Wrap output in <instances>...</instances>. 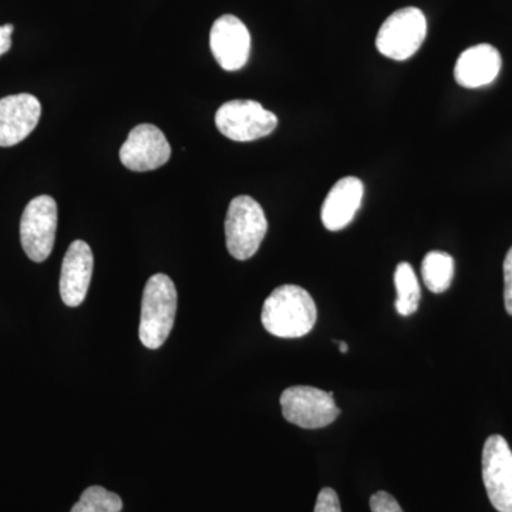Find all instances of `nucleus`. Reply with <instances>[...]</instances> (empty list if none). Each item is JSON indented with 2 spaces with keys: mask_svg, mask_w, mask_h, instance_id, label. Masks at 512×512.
<instances>
[{
  "mask_svg": "<svg viewBox=\"0 0 512 512\" xmlns=\"http://www.w3.org/2000/svg\"><path fill=\"white\" fill-rule=\"evenodd\" d=\"M262 325L271 335L298 339L308 335L318 319V309L311 293L298 285H282L266 298Z\"/></svg>",
  "mask_w": 512,
  "mask_h": 512,
  "instance_id": "1",
  "label": "nucleus"
},
{
  "mask_svg": "<svg viewBox=\"0 0 512 512\" xmlns=\"http://www.w3.org/2000/svg\"><path fill=\"white\" fill-rule=\"evenodd\" d=\"M177 299V289L170 276L156 274L148 279L138 328V336L147 349L161 348L170 336L177 313Z\"/></svg>",
  "mask_w": 512,
  "mask_h": 512,
  "instance_id": "2",
  "label": "nucleus"
},
{
  "mask_svg": "<svg viewBox=\"0 0 512 512\" xmlns=\"http://www.w3.org/2000/svg\"><path fill=\"white\" fill-rule=\"evenodd\" d=\"M266 232L265 212L254 198L239 195L231 201L225 218V242L229 254L238 261H247L258 252Z\"/></svg>",
  "mask_w": 512,
  "mask_h": 512,
  "instance_id": "3",
  "label": "nucleus"
},
{
  "mask_svg": "<svg viewBox=\"0 0 512 512\" xmlns=\"http://www.w3.org/2000/svg\"><path fill=\"white\" fill-rule=\"evenodd\" d=\"M427 35V20L417 8L396 10L384 20L376 37V47L383 56L403 62L416 55Z\"/></svg>",
  "mask_w": 512,
  "mask_h": 512,
  "instance_id": "4",
  "label": "nucleus"
},
{
  "mask_svg": "<svg viewBox=\"0 0 512 512\" xmlns=\"http://www.w3.org/2000/svg\"><path fill=\"white\" fill-rule=\"evenodd\" d=\"M222 136L238 143L269 136L278 126V117L254 100H232L222 104L215 114Z\"/></svg>",
  "mask_w": 512,
  "mask_h": 512,
  "instance_id": "5",
  "label": "nucleus"
},
{
  "mask_svg": "<svg viewBox=\"0 0 512 512\" xmlns=\"http://www.w3.org/2000/svg\"><path fill=\"white\" fill-rule=\"evenodd\" d=\"M286 421L302 429H323L338 419L340 410L333 393L312 386H292L281 396Z\"/></svg>",
  "mask_w": 512,
  "mask_h": 512,
  "instance_id": "6",
  "label": "nucleus"
},
{
  "mask_svg": "<svg viewBox=\"0 0 512 512\" xmlns=\"http://www.w3.org/2000/svg\"><path fill=\"white\" fill-rule=\"evenodd\" d=\"M57 204L50 195H39L26 205L20 220V242L30 261L45 262L55 247Z\"/></svg>",
  "mask_w": 512,
  "mask_h": 512,
  "instance_id": "7",
  "label": "nucleus"
},
{
  "mask_svg": "<svg viewBox=\"0 0 512 512\" xmlns=\"http://www.w3.org/2000/svg\"><path fill=\"white\" fill-rule=\"evenodd\" d=\"M483 480L498 512H512V451L503 436L488 437L483 450Z\"/></svg>",
  "mask_w": 512,
  "mask_h": 512,
  "instance_id": "8",
  "label": "nucleus"
},
{
  "mask_svg": "<svg viewBox=\"0 0 512 512\" xmlns=\"http://www.w3.org/2000/svg\"><path fill=\"white\" fill-rule=\"evenodd\" d=\"M170 157V143L163 131L154 124L134 127L120 148L121 164L136 173L157 170L167 164Z\"/></svg>",
  "mask_w": 512,
  "mask_h": 512,
  "instance_id": "9",
  "label": "nucleus"
},
{
  "mask_svg": "<svg viewBox=\"0 0 512 512\" xmlns=\"http://www.w3.org/2000/svg\"><path fill=\"white\" fill-rule=\"evenodd\" d=\"M210 46L212 55L222 69L237 72L248 63L251 55V35L237 16L224 15L212 25Z\"/></svg>",
  "mask_w": 512,
  "mask_h": 512,
  "instance_id": "10",
  "label": "nucleus"
},
{
  "mask_svg": "<svg viewBox=\"0 0 512 512\" xmlns=\"http://www.w3.org/2000/svg\"><path fill=\"white\" fill-rule=\"evenodd\" d=\"M42 116L40 101L22 93L0 99V147H13L30 136Z\"/></svg>",
  "mask_w": 512,
  "mask_h": 512,
  "instance_id": "11",
  "label": "nucleus"
},
{
  "mask_svg": "<svg viewBox=\"0 0 512 512\" xmlns=\"http://www.w3.org/2000/svg\"><path fill=\"white\" fill-rule=\"evenodd\" d=\"M94 256L92 248L84 241L72 242L62 264L60 296L64 305L77 308L82 305L92 282Z\"/></svg>",
  "mask_w": 512,
  "mask_h": 512,
  "instance_id": "12",
  "label": "nucleus"
},
{
  "mask_svg": "<svg viewBox=\"0 0 512 512\" xmlns=\"http://www.w3.org/2000/svg\"><path fill=\"white\" fill-rule=\"evenodd\" d=\"M363 194L365 187L359 178H340L338 183L330 188L320 211L325 228L335 232L348 227L350 222L355 220L356 212L362 205Z\"/></svg>",
  "mask_w": 512,
  "mask_h": 512,
  "instance_id": "13",
  "label": "nucleus"
},
{
  "mask_svg": "<svg viewBox=\"0 0 512 512\" xmlns=\"http://www.w3.org/2000/svg\"><path fill=\"white\" fill-rule=\"evenodd\" d=\"M503 66L500 52L494 46L477 45L464 50L454 67V77L461 87L480 89L497 79Z\"/></svg>",
  "mask_w": 512,
  "mask_h": 512,
  "instance_id": "14",
  "label": "nucleus"
},
{
  "mask_svg": "<svg viewBox=\"0 0 512 512\" xmlns=\"http://www.w3.org/2000/svg\"><path fill=\"white\" fill-rule=\"evenodd\" d=\"M421 276L430 292L444 293L454 278L453 256L441 251H431L424 256L421 264Z\"/></svg>",
  "mask_w": 512,
  "mask_h": 512,
  "instance_id": "15",
  "label": "nucleus"
},
{
  "mask_svg": "<svg viewBox=\"0 0 512 512\" xmlns=\"http://www.w3.org/2000/svg\"><path fill=\"white\" fill-rule=\"evenodd\" d=\"M394 285L397 291V313L402 316H412L419 309L421 299L419 279L414 274L412 265L407 262L397 265L394 272Z\"/></svg>",
  "mask_w": 512,
  "mask_h": 512,
  "instance_id": "16",
  "label": "nucleus"
},
{
  "mask_svg": "<svg viewBox=\"0 0 512 512\" xmlns=\"http://www.w3.org/2000/svg\"><path fill=\"white\" fill-rule=\"evenodd\" d=\"M123 501L119 495L110 493L106 488L93 485L84 490L80 500L70 512H121Z\"/></svg>",
  "mask_w": 512,
  "mask_h": 512,
  "instance_id": "17",
  "label": "nucleus"
},
{
  "mask_svg": "<svg viewBox=\"0 0 512 512\" xmlns=\"http://www.w3.org/2000/svg\"><path fill=\"white\" fill-rule=\"evenodd\" d=\"M370 510L372 512H403L396 498L386 491H379L370 497Z\"/></svg>",
  "mask_w": 512,
  "mask_h": 512,
  "instance_id": "18",
  "label": "nucleus"
},
{
  "mask_svg": "<svg viewBox=\"0 0 512 512\" xmlns=\"http://www.w3.org/2000/svg\"><path fill=\"white\" fill-rule=\"evenodd\" d=\"M313 512H342L336 491L332 488H323L318 495Z\"/></svg>",
  "mask_w": 512,
  "mask_h": 512,
  "instance_id": "19",
  "label": "nucleus"
},
{
  "mask_svg": "<svg viewBox=\"0 0 512 512\" xmlns=\"http://www.w3.org/2000/svg\"><path fill=\"white\" fill-rule=\"evenodd\" d=\"M504 302L508 315L512 316V247L504 261Z\"/></svg>",
  "mask_w": 512,
  "mask_h": 512,
  "instance_id": "20",
  "label": "nucleus"
},
{
  "mask_svg": "<svg viewBox=\"0 0 512 512\" xmlns=\"http://www.w3.org/2000/svg\"><path fill=\"white\" fill-rule=\"evenodd\" d=\"M13 25L0 26V57L12 47Z\"/></svg>",
  "mask_w": 512,
  "mask_h": 512,
  "instance_id": "21",
  "label": "nucleus"
},
{
  "mask_svg": "<svg viewBox=\"0 0 512 512\" xmlns=\"http://www.w3.org/2000/svg\"><path fill=\"white\" fill-rule=\"evenodd\" d=\"M339 349H340V352L342 353H346L348 352V345H346L345 342H339Z\"/></svg>",
  "mask_w": 512,
  "mask_h": 512,
  "instance_id": "22",
  "label": "nucleus"
}]
</instances>
